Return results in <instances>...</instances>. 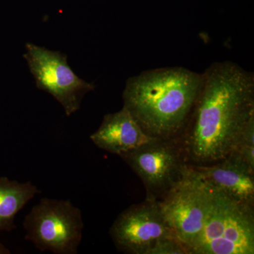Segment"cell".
I'll use <instances>...</instances> for the list:
<instances>
[{"instance_id":"obj_2","label":"cell","mask_w":254,"mask_h":254,"mask_svg":"<svg viewBox=\"0 0 254 254\" xmlns=\"http://www.w3.org/2000/svg\"><path fill=\"white\" fill-rule=\"evenodd\" d=\"M203 83V74L184 67L155 68L127 80L124 106L148 136L178 138Z\"/></svg>"},{"instance_id":"obj_7","label":"cell","mask_w":254,"mask_h":254,"mask_svg":"<svg viewBox=\"0 0 254 254\" xmlns=\"http://www.w3.org/2000/svg\"><path fill=\"white\" fill-rule=\"evenodd\" d=\"M23 58L36 80L37 88L48 92L63 107L66 116L76 113L83 96L95 86L78 77L67 63V56L58 51L27 43Z\"/></svg>"},{"instance_id":"obj_6","label":"cell","mask_w":254,"mask_h":254,"mask_svg":"<svg viewBox=\"0 0 254 254\" xmlns=\"http://www.w3.org/2000/svg\"><path fill=\"white\" fill-rule=\"evenodd\" d=\"M177 138H154L120 155L141 179L148 199L158 200L163 196L188 165Z\"/></svg>"},{"instance_id":"obj_5","label":"cell","mask_w":254,"mask_h":254,"mask_svg":"<svg viewBox=\"0 0 254 254\" xmlns=\"http://www.w3.org/2000/svg\"><path fill=\"white\" fill-rule=\"evenodd\" d=\"M25 240L37 250L55 254H76L82 240L81 210L69 200L43 198L23 223Z\"/></svg>"},{"instance_id":"obj_11","label":"cell","mask_w":254,"mask_h":254,"mask_svg":"<svg viewBox=\"0 0 254 254\" xmlns=\"http://www.w3.org/2000/svg\"><path fill=\"white\" fill-rule=\"evenodd\" d=\"M41 190L31 182H18L0 177V232L16 228V215Z\"/></svg>"},{"instance_id":"obj_4","label":"cell","mask_w":254,"mask_h":254,"mask_svg":"<svg viewBox=\"0 0 254 254\" xmlns=\"http://www.w3.org/2000/svg\"><path fill=\"white\" fill-rule=\"evenodd\" d=\"M213 198V187L188 164L180 180L158 200L164 220L190 253L204 227Z\"/></svg>"},{"instance_id":"obj_8","label":"cell","mask_w":254,"mask_h":254,"mask_svg":"<svg viewBox=\"0 0 254 254\" xmlns=\"http://www.w3.org/2000/svg\"><path fill=\"white\" fill-rule=\"evenodd\" d=\"M110 234L119 250L132 254H148L159 241L175 237L164 220L158 200L148 198L120 213Z\"/></svg>"},{"instance_id":"obj_14","label":"cell","mask_w":254,"mask_h":254,"mask_svg":"<svg viewBox=\"0 0 254 254\" xmlns=\"http://www.w3.org/2000/svg\"><path fill=\"white\" fill-rule=\"evenodd\" d=\"M11 254L10 251L6 248V247H4V245L0 244V254Z\"/></svg>"},{"instance_id":"obj_9","label":"cell","mask_w":254,"mask_h":254,"mask_svg":"<svg viewBox=\"0 0 254 254\" xmlns=\"http://www.w3.org/2000/svg\"><path fill=\"white\" fill-rule=\"evenodd\" d=\"M193 166L209 185L233 199L254 205V171L240 158L228 155L215 163Z\"/></svg>"},{"instance_id":"obj_13","label":"cell","mask_w":254,"mask_h":254,"mask_svg":"<svg viewBox=\"0 0 254 254\" xmlns=\"http://www.w3.org/2000/svg\"><path fill=\"white\" fill-rule=\"evenodd\" d=\"M148 254H190V251L175 237L159 241Z\"/></svg>"},{"instance_id":"obj_12","label":"cell","mask_w":254,"mask_h":254,"mask_svg":"<svg viewBox=\"0 0 254 254\" xmlns=\"http://www.w3.org/2000/svg\"><path fill=\"white\" fill-rule=\"evenodd\" d=\"M254 171V116L249 120L237 138L231 153Z\"/></svg>"},{"instance_id":"obj_3","label":"cell","mask_w":254,"mask_h":254,"mask_svg":"<svg viewBox=\"0 0 254 254\" xmlns=\"http://www.w3.org/2000/svg\"><path fill=\"white\" fill-rule=\"evenodd\" d=\"M190 253L254 254V205L233 199L213 187L210 213Z\"/></svg>"},{"instance_id":"obj_10","label":"cell","mask_w":254,"mask_h":254,"mask_svg":"<svg viewBox=\"0 0 254 254\" xmlns=\"http://www.w3.org/2000/svg\"><path fill=\"white\" fill-rule=\"evenodd\" d=\"M90 138L97 147L120 155L148 143V136L125 107L117 113L105 115L98 129Z\"/></svg>"},{"instance_id":"obj_1","label":"cell","mask_w":254,"mask_h":254,"mask_svg":"<svg viewBox=\"0 0 254 254\" xmlns=\"http://www.w3.org/2000/svg\"><path fill=\"white\" fill-rule=\"evenodd\" d=\"M185 129L187 162L210 165L226 158L254 116V76L230 61L212 64Z\"/></svg>"}]
</instances>
